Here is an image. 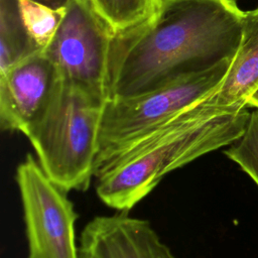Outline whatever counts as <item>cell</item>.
I'll return each mask as SVG.
<instances>
[{
    "mask_svg": "<svg viewBox=\"0 0 258 258\" xmlns=\"http://www.w3.org/2000/svg\"><path fill=\"white\" fill-rule=\"evenodd\" d=\"M243 18L235 0H160L149 19L114 34L109 99L139 95L234 57Z\"/></svg>",
    "mask_w": 258,
    "mask_h": 258,
    "instance_id": "obj_1",
    "label": "cell"
},
{
    "mask_svg": "<svg viewBox=\"0 0 258 258\" xmlns=\"http://www.w3.org/2000/svg\"><path fill=\"white\" fill-rule=\"evenodd\" d=\"M249 107L225 112L201 101L167 122L97 160L96 194L109 208L128 212L169 172L234 143L244 132Z\"/></svg>",
    "mask_w": 258,
    "mask_h": 258,
    "instance_id": "obj_2",
    "label": "cell"
},
{
    "mask_svg": "<svg viewBox=\"0 0 258 258\" xmlns=\"http://www.w3.org/2000/svg\"><path fill=\"white\" fill-rule=\"evenodd\" d=\"M105 103L61 81L24 134L44 172L68 192L95 178Z\"/></svg>",
    "mask_w": 258,
    "mask_h": 258,
    "instance_id": "obj_3",
    "label": "cell"
},
{
    "mask_svg": "<svg viewBox=\"0 0 258 258\" xmlns=\"http://www.w3.org/2000/svg\"><path fill=\"white\" fill-rule=\"evenodd\" d=\"M232 60L233 57L227 58L210 70L180 78L139 95L107 100L97 160L110 150L167 122L206 98L222 83Z\"/></svg>",
    "mask_w": 258,
    "mask_h": 258,
    "instance_id": "obj_4",
    "label": "cell"
},
{
    "mask_svg": "<svg viewBox=\"0 0 258 258\" xmlns=\"http://www.w3.org/2000/svg\"><path fill=\"white\" fill-rule=\"evenodd\" d=\"M113 36L111 28L90 5L69 0L64 17L43 53L63 83L107 101Z\"/></svg>",
    "mask_w": 258,
    "mask_h": 258,
    "instance_id": "obj_5",
    "label": "cell"
},
{
    "mask_svg": "<svg viewBox=\"0 0 258 258\" xmlns=\"http://www.w3.org/2000/svg\"><path fill=\"white\" fill-rule=\"evenodd\" d=\"M23 209L28 258H80L76 239L78 213L68 191L27 153L15 174Z\"/></svg>",
    "mask_w": 258,
    "mask_h": 258,
    "instance_id": "obj_6",
    "label": "cell"
},
{
    "mask_svg": "<svg viewBox=\"0 0 258 258\" xmlns=\"http://www.w3.org/2000/svg\"><path fill=\"white\" fill-rule=\"evenodd\" d=\"M60 82L57 69L41 51L0 74L1 130L25 134L46 109Z\"/></svg>",
    "mask_w": 258,
    "mask_h": 258,
    "instance_id": "obj_7",
    "label": "cell"
},
{
    "mask_svg": "<svg viewBox=\"0 0 258 258\" xmlns=\"http://www.w3.org/2000/svg\"><path fill=\"white\" fill-rule=\"evenodd\" d=\"M80 258H176L150 222L126 212L97 216L83 229Z\"/></svg>",
    "mask_w": 258,
    "mask_h": 258,
    "instance_id": "obj_8",
    "label": "cell"
},
{
    "mask_svg": "<svg viewBox=\"0 0 258 258\" xmlns=\"http://www.w3.org/2000/svg\"><path fill=\"white\" fill-rule=\"evenodd\" d=\"M258 90V7L244 12L242 38L228 73L219 87L201 102L225 112L245 107Z\"/></svg>",
    "mask_w": 258,
    "mask_h": 258,
    "instance_id": "obj_9",
    "label": "cell"
},
{
    "mask_svg": "<svg viewBox=\"0 0 258 258\" xmlns=\"http://www.w3.org/2000/svg\"><path fill=\"white\" fill-rule=\"evenodd\" d=\"M39 50L21 21L16 0H0V74Z\"/></svg>",
    "mask_w": 258,
    "mask_h": 258,
    "instance_id": "obj_10",
    "label": "cell"
},
{
    "mask_svg": "<svg viewBox=\"0 0 258 258\" xmlns=\"http://www.w3.org/2000/svg\"><path fill=\"white\" fill-rule=\"evenodd\" d=\"M160 0H94V10L114 34L125 32L149 19Z\"/></svg>",
    "mask_w": 258,
    "mask_h": 258,
    "instance_id": "obj_11",
    "label": "cell"
},
{
    "mask_svg": "<svg viewBox=\"0 0 258 258\" xmlns=\"http://www.w3.org/2000/svg\"><path fill=\"white\" fill-rule=\"evenodd\" d=\"M21 21L34 46L41 52L51 42L60 25L67 5L52 8L33 0H16Z\"/></svg>",
    "mask_w": 258,
    "mask_h": 258,
    "instance_id": "obj_12",
    "label": "cell"
},
{
    "mask_svg": "<svg viewBox=\"0 0 258 258\" xmlns=\"http://www.w3.org/2000/svg\"><path fill=\"white\" fill-rule=\"evenodd\" d=\"M224 154L236 162L258 185V108L250 112L243 134Z\"/></svg>",
    "mask_w": 258,
    "mask_h": 258,
    "instance_id": "obj_13",
    "label": "cell"
},
{
    "mask_svg": "<svg viewBox=\"0 0 258 258\" xmlns=\"http://www.w3.org/2000/svg\"><path fill=\"white\" fill-rule=\"evenodd\" d=\"M33 1L42 3V4L52 7V8H59V7L66 6L69 0H33Z\"/></svg>",
    "mask_w": 258,
    "mask_h": 258,
    "instance_id": "obj_14",
    "label": "cell"
},
{
    "mask_svg": "<svg viewBox=\"0 0 258 258\" xmlns=\"http://www.w3.org/2000/svg\"><path fill=\"white\" fill-rule=\"evenodd\" d=\"M247 107H249V108H258V90L249 99V101L247 103Z\"/></svg>",
    "mask_w": 258,
    "mask_h": 258,
    "instance_id": "obj_15",
    "label": "cell"
},
{
    "mask_svg": "<svg viewBox=\"0 0 258 258\" xmlns=\"http://www.w3.org/2000/svg\"><path fill=\"white\" fill-rule=\"evenodd\" d=\"M80 1H82V2H84V3H86V4H88V5H90V6L94 9V7H93V5H94V0H80Z\"/></svg>",
    "mask_w": 258,
    "mask_h": 258,
    "instance_id": "obj_16",
    "label": "cell"
}]
</instances>
